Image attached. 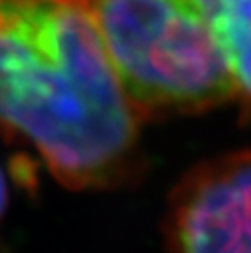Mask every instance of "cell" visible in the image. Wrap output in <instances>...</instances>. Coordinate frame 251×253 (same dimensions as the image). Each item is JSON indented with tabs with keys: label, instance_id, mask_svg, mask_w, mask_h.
Returning <instances> with one entry per match:
<instances>
[{
	"label": "cell",
	"instance_id": "cell-3",
	"mask_svg": "<svg viewBox=\"0 0 251 253\" xmlns=\"http://www.w3.org/2000/svg\"><path fill=\"white\" fill-rule=\"evenodd\" d=\"M166 253H251V148L209 158L174 190Z\"/></svg>",
	"mask_w": 251,
	"mask_h": 253
},
{
	"label": "cell",
	"instance_id": "cell-2",
	"mask_svg": "<svg viewBox=\"0 0 251 253\" xmlns=\"http://www.w3.org/2000/svg\"><path fill=\"white\" fill-rule=\"evenodd\" d=\"M111 67L142 119L235 99L227 63L194 0H85Z\"/></svg>",
	"mask_w": 251,
	"mask_h": 253
},
{
	"label": "cell",
	"instance_id": "cell-4",
	"mask_svg": "<svg viewBox=\"0 0 251 253\" xmlns=\"http://www.w3.org/2000/svg\"><path fill=\"white\" fill-rule=\"evenodd\" d=\"M227 63L235 99L251 113V0H194Z\"/></svg>",
	"mask_w": 251,
	"mask_h": 253
},
{
	"label": "cell",
	"instance_id": "cell-1",
	"mask_svg": "<svg viewBox=\"0 0 251 253\" xmlns=\"http://www.w3.org/2000/svg\"><path fill=\"white\" fill-rule=\"evenodd\" d=\"M138 125L85 0H0V136L89 190L130 174Z\"/></svg>",
	"mask_w": 251,
	"mask_h": 253
},
{
	"label": "cell",
	"instance_id": "cell-5",
	"mask_svg": "<svg viewBox=\"0 0 251 253\" xmlns=\"http://www.w3.org/2000/svg\"><path fill=\"white\" fill-rule=\"evenodd\" d=\"M6 196H8V190H6V178H4V172L0 168V215L4 211V206H6Z\"/></svg>",
	"mask_w": 251,
	"mask_h": 253
}]
</instances>
